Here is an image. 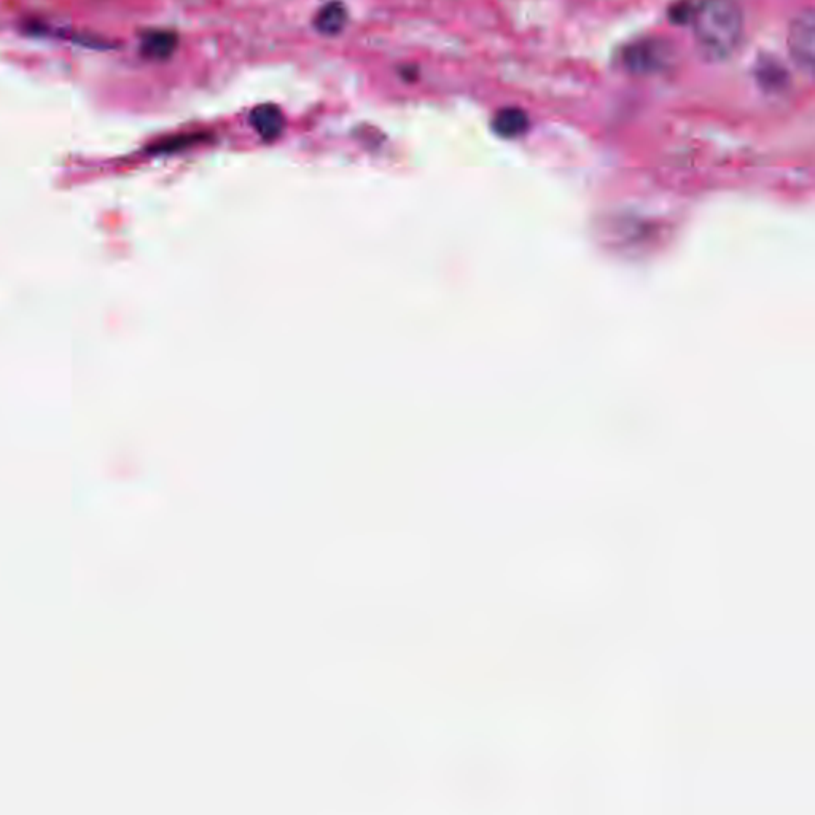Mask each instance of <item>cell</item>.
Wrapping results in <instances>:
<instances>
[{
	"label": "cell",
	"mask_w": 815,
	"mask_h": 815,
	"mask_svg": "<svg viewBox=\"0 0 815 815\" xmlns=\"http://www.w3.org/2000/svg\"><path fill=\"white\" fill-rule=\"evenodd\" d=\"M690 23L696 47L707 61H725L741 43L744 18L734 0H701L693 7Z\"/></svg>",
	"instance_id": "cell-1"
},
{
	"label": "cell",
	"mask_w": 815,
	"mask_h": 815,
	"mask_svg": "<svg viewBox=\"0 0 815 815\" xmlns=\"http://www.w3.org/2000/svg\"><path fill=\"white\" fill-rule=\"evenodd\" d=\"M788 50L801 71L808 75L814 74L815 13L811 8L796 16L788 29Z\"/></svg>",
	"instance_id": "cell-2"
},
{
	"label": "cell",
	"mask_w": 815,
	"mask_h": 815,
	"mask_svg": "<svg viewBox=\"0 0 815 815\" xmlns=\"http://www.w3.org/2000/svg\"><path fill=\"white\" fill-rule=\"evenodd\" d=\"M666 59L664 43L656 40L637 42L624 53V63L636 74H647L663 66Z\"/></svg>",
	"instance_id": "cell-3"
},
{
	"label": "cell",
	"mask_w": 815,
	"mask_h": 815,
	"mask_svg": "<svg viewBox=\"0 0 815 815\" xmlns=\"http://www.w3.org/2000/svg\"><path fill=\"white\" fill-rule=\"evenodd\" d=\"M250 125L265 141H274L284 133L285 117L274 104H262L250 112Z\"/></svg>",
	"instance_id": "cell-4"
},
{
	"label": "cell",
	"mask_w": 815,
	"mask_h": 815,
	"mask_svg": "<svg viewBox=\"0 0 815 815\" xmlns=\"http://www.w3.org/2000/svg\"><path fill=\"white\" fill-rule=\"evenodd\" d=\"M348 20L349 15L346 5L341 4L338 0H332V2H328V4L320 8L312 23L322 36L333 37L346 28Z\"/></svg>",
	"instance_id": "cell-5"
},
{
	"label": "cell",
	"mask_w": 815,
	"mask_h": 815,
	"mask_svg": "<svg viewBox=\"0 0 815 815\" xmlns=\"http://www.w3.org/2000/svg\"><path fill=\"white\" fill-rule=\"evenodd\" d=\"M177 43H179V39H177L174 32L163 31V29L147 32L142 37V55L145 58L153 59V61H164V59L171 58L174 55Z\"/></svg>",
	"instance_id": "cell-6"
},
{
	"label": "cell",
	"mask_w": 815,
	"mask_h": 815,
	"mask_svg": "<svg viewBox=\"0 0 815 815\" xmlns=\"http://www.w3.org/2000/svg\"><path fill=\"white\" fill-rule=\"evenodd\" d=\"M492 128L499 136L507 137V139L518 137L526 133L529 128V117L519 107H505L499 110L492 120Z\"/></svg>",
	"instance_id": "cell-7"
}]
</instances>
